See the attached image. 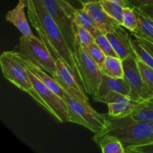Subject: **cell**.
<instances>
[{
	"mask_svg": "<svg viewBox=\"0 0 153 153\" xmlns=\"http://www.w3.org/2000/svg\"><path fill=\"white\" fill-rule=\"evenodd\" d=\"M95 42L98 44V46H100L102 49V50L104 52V53L105 54L106 56H114V57H118L117 54L115 52L114 49L112 46L111 43L109 41V40L108 39L107 36L105 34L101 33L100 34H99L97 37H95ZM119 58V57H118Z\"/></svg>",
	"mask_w": 153,
	"mask_h": 153,
	"instance_id": "27",
	"label": "cell"
},
{
	"mask_svg": "<svg viewBox=\"0 0 153 153\" xmlns=\"http://www.w3.org/2000/svg\"><path fill=\"white\" fill-rule=\"evenodd\" d=\"M27 10L31 25L37 31L40 38L47 46L54 58H61L78 78L73 52L42 0H28Z\"/></svg>",
	"mask_w": 153,
	"mask_h": 153,
	"instance_id": "1",
	"label": "cell"
},
{
	"mask_svg": "<svg viewBox=\"0 0 153 153\" xmlns=\"http://www.w3.org/2000/svg\"><path fill=\"white\" fill-rule=\"evenodd\" d=\"M0 65L5 79L18 88L28 93L34 100L38 101V95L33 88L28 70L22 64L17 52H3L0 56Z\"/></svg>",
	"mask_w": 153,
	"mask_h": 153,
	"instance_id": "5",
	"label": "cell"
},
{
	"mask_svg": "<svg viewBox=\"0 0 153 153\" xmlns=\"http://www.w3.org/2000/svg\"><path fill=\"white\" fill-rule=\"evenodd\" d=\"M91 58H93L94 61L97 64V65L101 69L102 66L103 65L105 62V60L106 58L105 54L104 53L101 48L98 46L96 42H94L91 44H90L88 47L85 48Z\"/></svg>",
	"mask_w": 153,
	"mask_h": 153,
	"instance_id": "26",
	"label": "cell"
},
{
	"mask_svg": "<svg viewBox=\"0 0 153 153\" xmlns=\"http://www.w3.org/2000/svg\"><path fill=\"white\" fill-rule=\"evenodd\" d=\"M105 35L121 60L126 59L131 55L136 56L132 46V39L128 32L122 28V25H119Z\"/></svg>",
	"mask_w": 153,
	"mask_h": 153,
	"instance_id": "13",
	"label": "cell"
},
{
	"mask_svg": "<svg viewBox=\"0 0 153 153\" xmlns=\"http://www.w3.org/2000/svg\"><path fill=\"white\" fill-rule=\"evenodd\" d=\"M18 54H19V56H20L21 61H22V64H24V66L26 67V69L28 71H30L31 73H33L36 77L38 78L41 82H43L46 86L49 87L51 90H52L55 94L59 95L61 98H64V95H65L66 94V91L63 89V88L61 86V85L57 82V80L53 77V76H51V75H49V73L47 74L45 70H43V69L39 67L38 66L34 64V63H32L31 61L27 60L26 58H25L23 56H22L19 52H18Z\"/></svg>",
	"mask_w": 153,
	"mask_h": 153,
	"instance_id": "14",
	"label": "cell"
},
{
	"mask_svg": "<svg viewBox=\"0 0 153 153\" xmlns=\"http://www.w3.org/2000/svg\"><path fill=\"white\" fill-rule=\"evenodd\" d=\"M122 26L130 32H134L137 27V18L132 7H124Z\"/></svg>",
	"mask_w": 153,
	"mask_h": 153,
	"instance_id": "24",
	"label": "cell"
},
{
	"mask_svg": "<svg viewBox=\"0 0 153 153\" xmlns=\"http://www.w3.org/2000/svg\"><path fill=\"white\" fill-rule=\"evenodd\" d=\"M55 63L57 72L54 78L61 85L63 89L70 97L82 105L91 109H94L88 101V97L84 93L83 87L81 86L79 82H78V78L72 72L70 67L60 58H55Z\"/></svg>",
	"mask_w": 153,
	"mask_h": 153,
	"instance_id": "9",
	"label": "cell"
},
{
	"mask_svg": "<svg viewBox=\"0 0 153 153\" xmlns=\"http://www.w3.org/2000/svg\"><path fill=\"white\" fill-rule=\"evenodd\" d=\"M137 65L145 85L153 96V68L145 64L140 60H137Z\"/></svg>",
	"mask_w": 153,
	"mask_h": 153,
	"instance_id": "25",
	"label": "cell"
},
{
	"mask_svg": "<svg viewBox=\"0 0 153 153\" xmlns=\"http://www.w3.org/2000/svg\"><path fill=\"white\" fill-rule=\"evenodd\" d=\"M105 11L117 21L118 24L122 25L124 7L120 4L109 0H100Z\"/></svg>",
	"mask_w": 153,
	"mask_h": 153,
	"instance_id": "22",
	"label": "cell"
},
{
	"mask_svg": "<svg viewBox=\"0 0 153 153\" xmlns=\"http://www.w3.org/2000/svg\"><path fill=\"white\" fill-rule=\"evenodd\" d=\"M132 46L134 48V53L137 60H140L145 64L153 68V57L152 55L140 44L139 40L135 37L132 39Z\"/></svg>",
	"mask_w": 153,
	"mask_h": 153,
	"instance_id": "23",
	"label": "cell"
},
{
	"mask_svg": "<svg viewBox=\"0 0 153 153\" xmlns=\"http://www.w3.org/2000/svg\"><path fill=\"white\" fill-rule=\"evenodd\" d=\"M102 74L112 78H123V60L118 57L107 56L101 67Z\"/></svg>",
	"mask_w": 153,
	"mask_h": 153,
	"instance_id": "20",
	"label": "cell"
},
{
	"mask_svg": "<svg viewBox=\"0 0 153 153\" xmlns=\"http://www.w3.org/2000/svg\"><path fill=\"white\" fill-rule=\"evenodd\" d=\"M137 18V27L131 34L136 38H142L153 43V19L139 8H134Z\"/></svg>",
	"mask_w": 153,
	"mask_h": 153,
	"instance_id": "17",
	"label": "cell"
},
{
	"mask_svg": "<svg viewBox=\"0 0 153 153\" xmlns=\"http://www.w3.org/2000/svg\"><path fill=\"white\" fill-rule=\"evenodd\" d=\"M72 28H73L75 40L82 47H88L90 44L95 42V38H94V36L85 28L78 25L75 22H73V21H72Z\"/></svg>",
	"mask_w": 153,
	"mask_h": 153,
	"instance_id": "21",
	"label": "cell"
},
{
	"mask_svg": "<svg viewBox=\"0 0 153 153\" xmlns=\"http://www.w3.org/2000/svg\"><path fill=\"white\" fill-rule=\"evenodd\" d=\"M133 7L139 8L146 4H153V0H127Z\"/></svg>",
	"mask_w": 153,
	"mask_h": 153,
	"instance_id": "29",
	"label": "cell"
},
{
	"mask_svg": "<svg viewBox=\"0 0 153 153\" xmlns=\"http://www.w3.org/2000/svg\"><path fill=\"white\" fill-rule=\"evenodd\" d=\"M126 153H153V143L131 148Z\"/></svg>",
	"mask_w": 153,
	"mask_h": 153,
	"instance_id": "28",
	"label": "cell"
},
{
	"mask_svg": "<svg viewBox=\"0 0 153 153\" xmlns=\"http://www.w3.org/2000/svg\"><path fill=\"white\" fill-rule=\"evenodd\" d=\"M109 1L117 3V4H120V5L123 6V7H132V8H134V7H133L132 6H131V4H130L127 0H109Z\"/></svg>",
	"mask_w": 153,
	"mask_h": 153,
	"instance_id": "32",
	"label": "cell"
},
{
	"mask_svg": "<svg viewBox=\"0 0 153 153\" xmlns=\"http://www.w3.org/2000/svg\"><path fill=\"white\" fill-rule=\"evenodd\" d=\"M94 100L107 105L108 107V114L114 117H123L132 113L134 104L129 96L111 91Z\"/></svg>",
	"mask_w": 153,
	"mask_h": 153,
	"instance_id": "11",
	"label": "cell"
},
{
	"mask_svg": "<svg viewBox=\"0 0 153 153\" xmlns=\"http://www.w3.org/2000/svg\"><path fill=\"white\" fill-rule=\"evenodd\" d=\"M140 10L143 12L144 14L150 17L151 19H153V4H146L143 5L142 7H139Z\"/></svg>",
	"mask_w": 153,
	"mask_h": 153,
	"instance_id": "30",
	"label": "cell"
},
{
	"mask_svg": "<svg viewBox=\"0 0 153 153\" xmlns=\"http://www.w3.org/2000/svg\"><path fill=\"white\" fill-rule=\"evenodd\" d=\"M78 79L85 92L94 96L98 91L102 82V73L91 55L76 40L73 51Z\"/></svg>",
	"mask_w": 153,
	"mask_h": 153,
	"instance_id": "3",
	"label": "cell"
},
{
	"mask_svg": "<svg viewBox=\"0 0 153 153\" xmlns=\"http://www.w3.org/2000/svg\"><path fill=\"white\" fill-rule=\"evenodd\" d=\"M111 91L118 92L123 95H130V88L123 78H112L102 74L100 88L97 94L93 96V99L101 97Z\"/></svg>",
	"mask_w": 153,
	"mask_h": 153,
	"instance_id": "15",
	"label": "cell"
},
{
	"mask_svg": "<svg viewBox=\"0 0 153 153\" xmlns=\"http://www.w3.org/2000/svg\"><path fill=\"white\" fill-rule=\"evenodd\" d=\"M105 126L95 133L93 140L105 134L114 135L120 140L126 152L131 148L153 143V123L137 121L131 115L114 117L105 114Z\"/></svg>",
	"mask_w": 153,
	"mask_h": 153,
	"instance_id": "2",
	"label": "cell"
},
{
	"mask_svg": "<svg viewBox=\"0 0 153 153\" xmlns=\"http://www.w3.org/2000/svg\"><path fill=\"white\" fill-rule=\"evenodd\" d=\"M82 8L93 18L102 34H106L120 25L109 16L103 9L100 1H91L82 4Z\"/></svg>",
	"mask_w": 153,
	"mask_h": 153,
	"instance_id": "12",
	"label": "cell"
},
{
	"mask_svg": "<svg viewBox=\"0 0 153 153\" xmlns=\"http://www.w3.org/2000/svg\"><path fill=\"white\" fill-rule=\"evenodd\" d=\"M25 7H27L26 4L19 0L16 7L9 10L5 15V19L13 24L20 31L22 35L29 36L33 34L24 12Z\"/></svg>",
	"mask_w": 153,
	"mask_h": 153,
	"instance_id": "16",
	"label": "cell"
},
{
	"mask_svg": "<svg viewBox=\"0 0 153 153\" xmlns=\"http://www.w3.org/2000/svg\"><path fill=\"white\" fill-rule=\"evenodd\" d=\"M28 73L33 88L38 95L37 102L52 114L59 122H68V107L65 100L28 70Z\"/></svg>",
	"mask_w": 153,
	"mask_h": 153,
	"instance_id": "7",
	"label": "cell"
},
{
	"mask_svg": "<svg viewBox=\"0 0 153 153\" xmlns=\"http://www.w3.org/2000/svg\"><path fill=\"white\" fill-rule=\"evenodd\" d=\"M64 100L68 107V122L82 126L92 132L97 133L106 125L105 114H100L70 97L67 92Z\"/></svg>",
	"mask_w": 153,
	"mask_h": 153,
	"instance_id": "6",
	"label": "cell"
},
{
	"mask_svg": "<svg viewBox=\"0 0 153 153\" xmlns=\"http://www.w3.org/2000/svg\"><path fill=\"white\" fill-rule=\"evenodd\" d=\"M45 7L61 29L67 45L73 53L75 37L72 28V20L62 8L60 0H42Z\"/></svg>",
	"mask_w": 153,
	"mask_h": 153,
	"instance_id": "10",
	"label": "cell"
},
{
	"mask_svg": "<svg viewBox=\"0 0 153 153\" xmlns=\"http://www.w3.org/2000/svg\"><path fill=\"white\" fill-rule=\"evenodd\" d=\"M133 110L131 116L140 122L153 123V96L140 102L133 101Z\"/></svg>",
	"mask_w": 153,
	"mask_h": 153,
	"instance_id": "18",
	"label": "cell"
},
{
	"mask_svg": "<svg viewBox=\"0 0 153 153\" xmlns=\"http://www.w3.org/2000/svg\"><path fill=\"white\" fill-rule=\"evenodd\" d=\"M80 1V3L82 4V5L83 4H86V3L91 2V1H100V0H79Z\"/></svg>",
	"mask_w": 153,
	"mask_h": 153,
	"instance_id": "33",
	"label": "cell"
},
{
	"mask_svg": "<svg viewBox=\"0 0 153 153\" xmlns=\"http://www.w3.org/2000/svg\"><path fill=\"white\" fill-rule=\"evenodd\" d=\"M95 143L100 146L102 153H125L126 150L120 140L111 134H105L94 139Z\"/></svg>",
	"mask_w": 153,
	"mask_h": 153,
	"instance_id": "19",
	"label": "cell"
},
{
	"mask_svg": "<svg viewBox=\"0 0 153 153\" xmlns=\"http://www.w3.org/2000/svg\"><path fill=\"white\" fill-rule=\"evenodd\" d=\"M15 51L53 77L56 74L55 59L43 40L36 37L34 34L21 36L19 45Z\"/></svg>",
	"mask_w": 153,
	"mask_h": 153,
	"instance_id": "4",
	"label": "cell"
},
{
	"mask_svg": "<svg viewBox=\"0 0 153 153\" xmlns=\"http://www.w3.org/2000/svg\"><path fill=\"white\" fill-rule=\"evenodd\" d=\"M124 80L130 88V98L134 102H140L152 97V94L145 85L137 65L135 55L123 60Z\"/></svg>",
	"mask_w": 153,
	"mask_h": 153,
	"instance_id": "8",
	"label": "cell"
},
{
	"mask_svg": "<svg viewBox=\"0 0 153 153\" xmlns=\"http://www.w3.org/2000/svg\"><path fill=\"white\" fill-rule=\"evenodd\" d=\"M139 40V42L140 43V44L152 55L153 57V43L151 42L148 41V40H144V39L142 38H137Z\"/></svg>",
	"mask_w": 153,
	"mask_h": 153,
	"instance_id": "31",
	"label": "cell"
}]
</instances>
